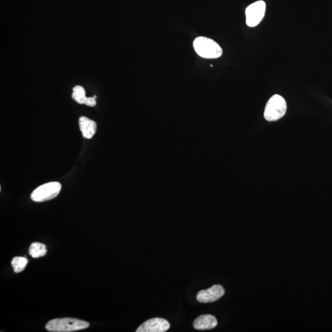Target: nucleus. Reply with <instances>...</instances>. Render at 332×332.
<instances>
[{
	"label": "nucleus",
	"mask_w": 332,
	"mask_h": 332,
	"mask_svg": "<svg viewBox=\"0 0 332 332\" xmlns=\"http://www.w3.org/2000/svg\"><path fill=\"white\" fill-rule=\"evenodd\" d=\"M96 100L94 97H86L84 104L89 107H94L96 105Z\"/></svg>",
	"instance_id": "13"
},
{
	"label": "nucleus",
	"mask_w": 332,
	"mask_h": 332,
	"mask_svg": "<svg viewBox=\"0 0 332 332\" xmlns=\"http://www.w3.org/2000/svg\"><path fill=\"white\" fill-rule=\"evenodd\" d=\"M72 98L79 104H84L86 101V92L83 87L76 86L74 87Z\"/></svg>",
	"instance_id": "12"
},
{
	"label": "nucleus",
	"mask_w": 332,
	"mask_h": 332,
	"mask_svg": "<svg viewBox=\"0 0 332 332\" xmlns=\"http://www.w3.org/2000/svg\"><path fill=\"white\" fill-rule=\"evenodd\" d=\"M266 3L263 1L254 2L246 9V24L250 27H255L260 23L265 14Z\"/></svg>",
	"instance_id": "5"
},
{
	"label": "nucleus",
	"mask_w": 332,
	"mask_h": 332,
	"mask_svg": "<svg viewBox=\"0 0 332 332\" xmlns=\"http://www.w3.org/2000/svg\"><path fill=\"white\" fill-rule=\"evenodd\" d=\"M93 97H94V99H97V96H94Z\"/></svg>",
	"instance_id": "14"
},
{
	"label": "nucleus",
	"mask_w": 332,
	"mask_h": 332,
	"mask_svg": "<svg viewBox=\"0 0 332 332\" xmlns=\"http://www.w3.org/2000/svg\"><path fill=\"white\" fill-rule=\"evenodd\" d=\"M89 326L86 321L67 318L52 319L47 323L46 329L52 332H71L83 330Z\"/></svg>",
	"instance_id": "2"
},
{
	"label": "nucleus",
	"mask_w": 332,
	"mask_h": 332,
	"mask_svg": "<svg viewBox=\"0 0 332 332\" xmlns=\"http://www.w3.org/2000/svg\"><path fill=\"white\" fill-rule=\"evenodd\" d=\"M217 324L218 322L216 317L211 314H206L197 318L194 321L193 327L196 330H211L216 328Z\"/></svg>",
	"instance_id": "8"
},
{
	"label": "nucleus",
	"mask_w": 332,
	"mask_h": 332,
	"mask_svg": "<svg viewBox=\"0 0 332 332\" xmlns=\"http://www.w3.org/2000/svg\"><path fill=\"white\" fill-rule=\"evenodd\" d=\"M79 129L84 138L91 139L96 134L97 124L86 116H81L79 119Z\"/></svg>",
	"instance_id": "9"
},
{
	"label": "nucleus",
	"mask_w": 332,
	"mask_h": 332,
	"mask_svg": "<svg viewBox=\"0 0 332 332\" xmlns=\"http://www.w3.org/2000/svg\"><path fill=\"white\" fill-rule=\"evenodd\" d=\"M171 327L166 319L156 318L145 322L139 327L137 332H164L169 330Z\"/></svg>",
	"instance_id": "7"
},
{
	"label": "nucleus",
	"mask_w": 332,
	"mask_h": 332,
	"mask_svg": "<svg viewBox=\"0 0 332 332\" xmlns=\"http://www.w3.org/2000/svg\"><path fill=\"white\" fill-rule=\"evenodd\" d=\"M287 103L280 95L275 94L269 99L264 109V117L266 121H276L285 115Z\"/></svg>",
	"instance_id": "3"
},
{
	"label": "nucleus",
	"mask_w": 332,
	"mask_h": 332,
	"mask_svg": "<svg viewBox=\"0 0 332 332\" xmlns=\"http://www.w3.org/2000/svg\"><path fill=\"white\" fill-rule=\"evenodd\" d=\"M61 188V184L59 182H49L42 184L32 192V200L37 203L51 200L58 196Z\"/></svg>",
	"instance_id": "4"
},
{
	"label": "nucleus",
	"mask_w": 332,
	"mask_h": 332,
	"mask_svg": "<svg viewBox=\"0 0 332 332\" xmlns=\"http://www.w3.org/2000/svg\"><path fill=\"white\" fill-rule=\"evenodd\" d=\"M194 51L205 59H217L223 54V50L216 41L204 37H199L193 42Z\"/></svg>",
	"instance_id": "1"
},
{
	"label": "nucleus",
	"mask_w": 332,
	"mask_h": 332,
	"mask_svg": "<svg viewBox=\"0 0 332 332\" xmlns=\"http://www.w3.org/2000/svg\"><path fill=\"white\" fill-rule=\"evenodd\" d=\"M11 264L15 273H18L26 268L28 259L26 257H16L12 259Z\"/></svg>",
	"instance_id": "11"
},
{
	"label": "nucleus",
	"mask_w": 332,
	"mask_h": 332,
	"mask_svg": "<svg viewBox=\"0 0 332 332\" xmlns=\"http://www.w3.org/2000/svg\"><path fill=\"white\" fill-rule=\"evenodd\" d=\"M46 254V247L43 244L34 243L30 246L29 254L33 258H39V257L44 256Z\"/></svg>",
	"instance_id": "10"
},
{
	"label": "nucleus",
	"mask_w": 332,
	"mask_h": 332,
	"mask_svg": "<svg viewBox=\"0 0 332 332\" xmlns=\"http://www.w3.org/2000/svg\"><path fill=\"white\" fill-rule=\"evenodd\" d=\"M225 291L221 285H214L206 290L199 291L196 296L200 303H208L218 300L224 295Z\"/></svg>",
	"instance_id": "6"
}]
</instances>
